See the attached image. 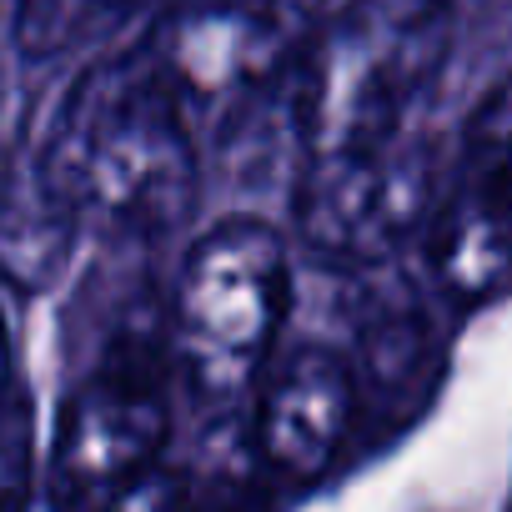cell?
Returning a JSON list of instances; mask_svg holds the SVG:
<instances>
[{"label": "cell", "mask_w": 512, "mask_h": 512, "mask_svg": "<svg viewBox=\"0 0 512 512\" xmlns=\"http://www.w3.org/2000/svg\"><path fill=\"white\" fill-rule=\"evenodd\" d=\"M36 171L81 226L151 236L191 216L196 131L146 51H126L76 76Z\"/></svg>", "instance_id": "6da1fadb"}, {"label": "cell", "mask_w": 512, "mask_h": 512, "mask_svg": "<svg viewBox=\"0 0 512 512\" xmlns=\"http://www.w3.org/2000/svg\"><path fill=\"white\" fill-rule=\"evenodd\" d=\"M447 46L452 0H352L322 21L297 61V131L307 161L402 136Z\"/></svg>", "instance_id": "7a4b0ae2"}, {"label": "cell", "mask_w": 512, "mask_h": 512, "mask_svg": "<svg viewBox=\"0 0 512 512\" xmlns=\"http://www.w3.org/2000/svg\"><path fill=\"white\" fill-rule=\"evenodd\" d=\"M292 297L287 241L256 216H226L196 236L171 297V352L206 407L256 397L272 372Z\"/></svg>", "instance_id": "3957f363"}, {"label": "cell", "mask_w": 512, "mask_h": 512, "mask_svg": "<svg viewBox=\"0 0 512 512\" xmlns=\"http://www.w3.org/2000/svg\"><path fill=\"white\" fill-rule=\"evenodd\" d=\"M322 0H171L141 46L196 126H226L317 36Z\"/></svg>", "instance_id": "277c9868"}, {"label": "cell", "mask_w": 512, "mask_h": 512, "mask_svg": "<svg viewBox=\"0 0 512 512\" xmlns=\"http://www.w3.org/2000/svg\"><path fill=\"white\" fill-rule=\"evenodd\" d=\"M437 211V166L407 131L377 146L312 156L297 186L302 236L347 267L392 262Z\"/></svg>", "instance_id": "5b68a950"}, {"label": "cell", "mask_w": 512, "mask_h": 512, "mask_svg": "<svg viewBox=\"0 0 512 512\" xmlns=\"http://www.w3.org/2000/svg\"><path fill=\"white\" fill-rule=\"evenodd\" d=\"M166 397L141 367H106L81 382L56 422L51 507L101 512L126 497L166 447Z\"/></svg>", "instance_id": "8992f818"}, {"label": "cell", "mask_w": 512, "mask_h": 512, "mask_svg": "<svg viewBox=\"0 0 512 512\" xmlns=\"http://www.w3.org/2000/svg\"><path fill=\"white\" fill-rule=\"evenodd\" d=\"M357 422V377L327 347L287 352L256 392V447L292 482H317L342 457Z\"/></svg>", "instance_id": "52a82bcc"}, {"label": "cell", "mask_w": 512, "mask_h": 512, "mask_svg": "<svg viewBox=\"0 0 512 512\" xmlns=\"http://www.w3.org/2000/svg\"><path fill=\"white\" fill-rule=\"evenodd\" d=\"M81 221L56 201V191L41 181V171L31 166L26 191L0 206V272L21 287H46L76 246Z\"/></svg>", "instance_id": "ba28073f"}, {"label": "cell", "mask_w": 512, "mask_h": 512, "mask_svg": "<svg viewBox=\"0 0 512 512\" xmlns=\"http://www.w3.org/2000/svg\"><path fill=\"white\" fill-rule=\"evenodd\" d=\"M457 191L497 211H512V76L497 81L467 121Z\"/></svg>", "instance_id": "9c48e42d"}, {"label": "cell", "mask_w": 512, "mask_h": 512, "mask_svg": "<svg viewBox=\"0 0 512 512\" xmlns=\"http://www.w3.org/2000/svg\"><path fill=\"white\" fill-rule=\"evenodd\" d=\"M136 0H16V46L31 61H51L111 21H121Z\"/></svg>", "instance_id": "30bf717a"}, {"label": "cell", "mask_w": 512, "mask_h": 512, "mask_svg": "<svg viewBox=\"0 0 512 512\" xmlns=\"http://www.w3.org/2000/svg\"><path fill=\"white\" fill-rule=\"evenodd\" d=\"M6 402H11V327L0 317V412H6Z\"/></svg>", "instance_id": "8fae6325"}]
</instances>
